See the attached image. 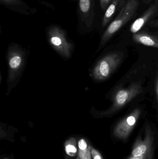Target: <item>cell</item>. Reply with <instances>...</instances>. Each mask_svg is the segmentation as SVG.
<instances>
[{"label": "cell", "mask_w": 158, "mask_h": 159, "mask_svg": "<svg viewBox=\"0 0 158 159\" xmlns=\"http://www.w3.org/2000/svg\"><path fill=\"white\" fill-rule=\"evenodd\" d=\"M28 55L27 49L18 44L12 43L8 46L6 53L8 65L7 96L16 87L22 76L26 66Z\"/></svg>", "instance_id": "6da1fadb"}, {"label": "cell", "mask_w": 158, "mask_h": 159, "mask_svg": "<svg viewBox=\"0 0 158 159\" xmlns=\"http://www.w3.org/2000/svg\"><path fill=\"white\" fill-rule=\"evenodd\" d=\"M79 156L80 159H92L91 147L79 149Z\"/></svg>", "instance_id": "4fadbf2b"}, {"label": "cell", "mask_w": 158, "mask_h": 159, "mask_svg": "<svg viewBox=\"0 0 158 159\" xmlns=\"http://www.w3.org/2000/svg\"><path fill=\"white\" fill-rule=\"evenodd\" d=\"M91 151L93 159H103L101 154L96 149L91 147Z\"/></svg>", "instance_id": "5bb4252c"}, {"label": "cell", "mask_w": 158, "mask_h": 159, "mask_svg": "<svg viewBox=\"0 0 158 159\" xmlns=\"http://www.w3.org/2000/svg\"><path fill=\"white\" fill-rule=\"evenodd\" d=\"M147 3L150 2L152 0H146Z\"/></svg>", "instance_id": "e0dca14e"}, {"label": "cell", "mask_w": 158, "mask_h": 159, "mask_svg": "<svg viewBox=\"0 0 158 159\" xmlns=\"http://www.w3.org/2000/svg\"><path fill=\"white\" fill-rule=\"evenodd\" d=\"M0 3L13 11L24 15H32L36 11V9L30 7L23 0H0Z\"/></svg>", "instance_id": "9c48e42d"}, {"label": "cell", "mask_w": 158, "mask_h": 159, "mask_svg": "<svg viewBox=\"0 0 158 159\" xmlns=\"http://www.w3.org/2000/svg\"><path fill=\"white\" fill-rule=\"evenodd\" d=\"M139 6V0H126L116 18L111 22L102 35L99 48L101 49L110 38L136 15Z\"/></svg>", "instance_id": "7a4b0ae2"}, {"label": "cell", "mask_w": 158, "mask_h": 159, "mask_svg": "<svg viewBox=\"0 0 158 159\" xmlns=\"http://www.w3.org/2000/svg\"><path fill=\"white\" fill-rule=\"evenodd\" d=\"M123 57V53L121 52H111L104 56L92 70L91 75L93 79L100 81L109 78L122 61Z\"/></svg>", "instance_id": "277c9868"}, {"label": "cell", "mask_w": 158, "mask_h": 159, "mask_svg": "<svg viewBox=\"0 0 158 159\" xmlns=\"http://www.w3.org/2000/svg\"></svg>", "instance_id": "ac0fdd59"}, {"label": "cell", "mask_w": 158, "mask_h": 159, "mask_svg": "<svg viewBox=\"0 0 158 159\" xmlns=\"http://www.w3.org/2000/svg\"><path fill=\"white\" fill-rule=\"evenodd\" d=\"M126 2V0H112L103 17L102 23L103 27H105L108 24L115 14L123 7Z\"/></svg>", "instance_id": "30bf717a"}, {"label": "cell", "mask_w": 158, "mask_h": 159, "mask_svg": "<svg viewBox=\"0 0 158 159\" xmlns=\"http://www.w3.org/2000/svg\"><path fill=\"white\" fill-rule=\"evenodd\" d=\"M143 91L142 87L139 83H135L129 88L119 90L114 95L113 104L105 111L98 112L93 109L96 114L101 116H106L114 114L130 102Z\"/></svg>", "instance_id": "5b68a950"}, {"label": "cell", "mask_w": 158, "mask_h": 159, "mask_svg": "<svg viewBox=\"0 0 158 159\" xmlns=\"http://www.w3.org/2000/svg\"><path fill=\"white\" fill-rule=\"evenodd\" d=\"M112 0H100V4L102 10H106Z\"/></svg>", "instance_id": "9a60e30c"}, {"label": "cell", "mask_w": 158, "mask_h": 159, "mask_svg": "<svg viewBox=\"0 0 158 159\" xmlns=\"http://www.w3.org/2000/svg\"><path fill=\"white\" fill-rule=\"evenodd\" d=\"M156 93H157V101L158 104V79L156 83Z\"/></svg>", "instance_id": "2e32d148"}, {"label": "cell", "mask_w": 158, "mask_h": 159, "mask_svg": "<svg viewBox=\"0 0 158 159\" xmlns=\"http://www.w3.org/2000/svg\"><path fill=\"white\" fill-rule=\"evenodd\" d=\"M46 36L48 43L62 58L65 60L71 58L74 43L63 29L57 25H52L47 30Z\"/></svg>", "instance_id": "3957f363"}, {"label": "cell", "mask_w": 158, "mask_h": 159, "mask_svg": "<svg viewBox=\"0 0 158 159\" xmlns=\"http://www.w3.org/2000/svg\"><path fill=\"white\" fill-rule=\"evenodd\" d=\"M81 20L87 28L92 27L95 16L94 0H79Z\"/></svg>", "instance_id": "ba28073f"}, {"label": "cell", "mask_w": 158, "mask_h": 159, "mask_svg": "<svg viewBox=\"0 0 158 159\" xmlns=\"http://www.w3.org/2000/svg\"><path fill=\"white\" fill-rule=\"evenodd\" d=\"M158 15V0H155L152 4L131 25L130 31L134 34L138 33L144 26L152 21Z\"/></svg>", "instance_id": "52a82bcc"}, {"label": "cell", "mask_w": 158, "mask_h": 159, "mask_svg": "<svg viewBox=\"0 0 158 159\" xmlns=\"http://www.w3.org/2000/svg\"><path fill=\"white\" fill-rule=\"evenodd\" d=\"M141 114L140 108H135L122 119L115 127L114 134L116 138L124 140L128 138L135 127Z\"/></svg>", "instance_id": "8992f818"}, {"label": "cell", "mask_w": 158, "mask_h": 159, "mask_svg": "<svg viewBox=\"0 0 158 159\" xmlns=\"http://www.w3.org/2000/svg\"><path fill=\"white\" fill-rule=\"evenodd\" d=\"M65 150L66 153L69 156L75 157L77 152V148L76 146L75 140L71 138L66 142L65 145Z\"/></svg>", "instance_id": "7c38bea8"}, {"label": "cell", "mask_w": 158, "mask_h": 159, "mask_svg": "<svg viewBox=\"0 0 158 159\" xmlns=\"http://www.w3.org/2000/svg\"><path fill=\"white\" fill-rule=\"evenodd\" d=\"M134 41L147 46L158 48V36L146 33H137L133 35Z\"/></svg>", "instance_id": "8fae6325"}]
</instances>
